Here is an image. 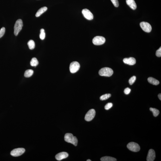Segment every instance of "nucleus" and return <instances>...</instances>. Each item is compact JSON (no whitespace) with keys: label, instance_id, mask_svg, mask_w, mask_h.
<instances>
[{"label":"nucleus","instance_id":"obj_1","mask_svg":"<svg viewBox=\"0 0 161 161\" xmlns=\"http://www.w3.org/2000/svg\"><path fill=\"white\" fill-rule=\"evenodd\" d=\"M64 138L65 141L67 143H71L75 146L77 145V139L76 137L73 136L71 133H66L65 135Z\"/></svg>","mask_w":161,"mask_h":161},{"label":"nucleus","instance_id":"obj_2","mask_svg":"<svg viewBox=\"0 0 161 161\" xmlns=\"http://www.w3.org/2000/svg\"><path fill=\"white\" fill-rule=\"evenodd\" d=\"M113 70L109 67H105L101 68L99 71V75L101 76H111L113 74Z\"/></svg>","mask_w":161,"mask_h":161},{"label":"nucleus","instance_id":"obj_3","mask_svg":"<svg viewBox=\"0 0 161 161\" xmlns=\"http://www.w3.org/2000/svg\"><path fill=\"white\" fill-rule=\"evenodd\" d=\"M23 26V22L22 20L19 19L16 21L14 26V34L16 36L18 35Z\"/></svg>","mask_w":161,"mask_h":161},{"label":"nucleus","instance_id":"obj_4","mask_svg":"<svg viewBox=\"0 0 161 161\" xmlns=\"http://www.w3.org/2000/svg\"><path fill=\"white\" fill-rule=\"evenodd\" d=\"M127 147L129 150L133 152H138L140 150V146L137 143L134 142L129 143L127 144Z\"/></svg>","mask_w":161,"mask_h":161},{"label":"nucleus","instance_id":"obj_5","mask_svg":"<svg viewBox=\"0 0 161 161\" xmlns=\"http://www.w3.org/2000/svg\"><path fill=\"white\" fill-rule=\"evenodd\" d=\"M106 40L105 38L101 36H96L93 39V43L94 45H101L105 43Z\"/></svg>","mask_w":161,"mask_h":161},{"label":"nucleus","instance_id":"obj_6","mask_svg":"<svg viewBox=\"0 0 161 161\" xmlns=\"http://www.w3.org/2000/svg\"><path fill=\"white\" fill-rule=\"evenodd\" d=\"M80 68V65L79 62L73 61L70 65V70L71 73H74L77 72Z\"/></svg>","mask_w":161,"mask_h":161},{"label":"nucleus","instance_id":"obj_7","mask_svg":"<svg viewBox=\"0 0 161 161\" xmlns=\"http://www.w3.org/2000/svg\"><path fill=\"white\" fill-rule=\"evenodd\" d=\"M96 111L94 109H91L86 113L85 117V120L87 121H92L95 116Z\"/></svg>","mask_w":161,"mask_h":161},{"label":"nucleus","instance_id":"obj_8","mask_svg":"<svg viewBox=\"0 0 161 161\" xmlns=\"http://www.w3.org/2000/svg\"><path fill=\"white\" fill-rule=\"evenodd\" d=\"M25 151L23 148H18L14 149L10 152V155L14 157H18L23 154Z\"/></svg>","mask_w":161,"mask_h":161},{"label":"nucleus","instance_id":"obj_9","mask_svg":"<svg viewBox=\"0 0 161 161\" xmlns=\"http://www.w3.org/2000/svg\"><path fill=\"white\" fill-rule=\"evenodd\" d=\"M141 28L144 31L146 32L150 33L151 31L152 28L150 24L146 22H142L140 23Z\"/></svg>","mask_w":161,"mask_h":161},{"label":"nucleus","instance_id":"obj_10","mask_svg":"<svg viewBox=\"0 0 161 161\" xmlns=\"http://www.w3.org/2000/svg\"><path fill=\"white\" fill-rule=\"evenodd\" d=\"M82 13L84 17L87 20H92L93 19V15L88 9H85L82 10Z\"/></svg>","mask_w":161,"mask_h":161},{"label":"nucleus","instance_id":"obj_11","mask_svg":"<svg viewBox=\"0 0 161 161\" xmlns=\"http://www.w3.org/2000/svg\"><path fill=\"white\" fill-rule=\"evenodd\" d=\"M156 158V153L154 150L153 149H150L148 153L147 157V161H153Z\"/></svg>","mask_w":161,"mask_h":161},{"label":"nucleus","instance_id":"obj_12","mask_svg":"<svg viewBox=\"0 0 161 161\" xmlns=\"http://www.w3.org/2000/svg\"><path fill=\"white\" fill-rule=\"evenodd\" d=\"M68 156V154L67 152H62L57 154L55 156V158L57 160L60 161L67 158Z\"/></svg>","mask_w":161,"mask_h":161},{"label":"nucleus","instance_id":"obj_13","mask_svg":"<svg viewBox=\"0 0 161 161\" xmlns=\"http://www.w3.org/2000/svg\"><path fill=\"white\" fill-rule=\"evenodd\" d=\"M123 61L124 63L131 65L135 64L136 63V60L133 57H130L128 58H126L124 59Z\"/></svg>","mask_w":161,"mask_h":161},{"label":"nucleus","instance_id":"obj_14","mask_svg":"<svg viewBox=\"0 0 161 161\" xmlns=\"http://www.w3.org/2000/svg\"><path fill=\"white\" fill-rule=\"evenodd\" d=\"M126 3L133 10H135L136 9L137 5L134 0H126Z\"/></svg>","mask_w":161,"mask_h":161},{"label":"nucleus","instance_id":"obj_15","mask_svg":"<svg viewBox=\"0 0 161 161\" xmlns=\"http://www.w3.org/2000/svg\"><path fill=\"white\" fill-rule=\"evenodd\" d=\"M48 9V8L46 7H43L40 8L39 9L37 12L35 14V16L36 17H38L40 16V15H42Z\"/></svg>","mask_w":161,"mask_h":161},{"label":"nucleus","instance_id":"obj_16","mask_svg":"<svg viewBox=\"0 0 161 161\" xmlns=\"http://www.w3.org/2000/svg\"><path fill=\"white\" fill-rule=\"evenodd\" d=\"M148 80L150 83L156 86H157L159 84V81L158 80L151 77L148 78Z\"/></svg>","mask_w":161,"mask_h":161},{"label":"nucleus","instance_id":"obj_17","mask_svg":"<svg viewBox=\"0 0 161 161\" xmlns=\"http://www.w3.org/2000/svg\"><path fill=\"white\" fill-rule=\"evenodd\" d=\"M101 160L102 161H117V159L113 157L105 156L102 157L101 158Z\"/></svg>","mask_w":161,"mask_h":161},{"label":"nucleus","instance_id":"obj_18","mask_svg":"<svg viewBox=\"0 0 161 161\" xmlns=\"http://www.w3.org/2000/svg\"><path fill=\"white\" fill-rule=\"evenodd\" d=\"M34 73V71L32 70H28L25 72L24 76L25 77H30Z\"/></svg>","mask_w":161,"mask_h":161},{"label":"nucleus","instance_id":"obj_19","mask_svg":"<svg viewBox=\"0 0 161 161\" xmlns=\"http://www.w3.org/2000/svg\"><path fill=\"white\" fill-rule=\"evenodd\" d=\"M38 64V61L36 58H33L32 59L30 62L31 65L33 67H35L37 66Z\"/></svg>","mask_w":161,"mask_h":161},{"label":"nucleus","instance_id":"obj_20","mask_svg":"<svg viewBox=\"0 0 161 161\" xmlns=\"http://www.w3.org/2000/svg\"><path fill=\"white\" fill-rule=\"evenodd\" d=\"M28 45L29 49L30 50H33L35 48V43L33 40H29L28 42Z\"/></svg>","mask_w":161,"mask_h":161},{"label":"nucleus","instance_id":"obj_21","mask_svg":"<svg viewBox=\"0 0 161 161\" xmlns=\"http://www.w3.org/2000/svg\"><path fill=\"white\" fill-rule=\"evenodd\" d=\"M150 111H151L152 112L154 116L156 117L159 114V111L157 109L153 108H150Z\"/></svg>","mask_w":161,"mask_h":161},{"label":"nucleus","instance_id":"obj_22","mask_svg":"<svg viewBox=\"0 0 161 161\" xmlns=\"http://www.w3.org/2000/svg\"><path fill=\"white\" fill-rule=\"evenodd\" d=\"M111 96V95L110 94H106L101 96L100 97V99L101 100L103 101L106 100L109 98Z\"/></svg>","mask_w":161,"mask_h":161},{"label":"nucleus","instance_id":"obj_23","mask_svg":"<svg viewBox=\"0 0 161 161\" xmlns=\"http://www.w3.org/2000/svg\"><path fill=\"white\" fill-rule=\"evenodd\" d=\"M45 34L44 29H42L40 30V39L42 40H44L45 38Z\"/></svg>","mask_w":161,"mask_h":161},{"label":"nucleus","instance_id":"obj_24","mask_svg":"<svg viewBox=\"0 0 161 161\" xmlns=\"http://www.w3.org/2000/svg\"><path fill=\"white\" fill-rule=\"evenodd\" d=\"M136 80V77L135 76H133L130 78L129 80V83L131 85H132L134 83Z\"/></svg>","mask_w":161,"mask_h":161},{"label":"nucleus","instance_id":"obj_25","mask_svg":"<svg viewBox=\"0 0 161 161\" xmlns=\"http://www.w3.org/2000/svg\"><path fill=\"white\" fill-rule=\"evenodd\" d=\"M113 106V104L111 103H108L105 106V110H109L111 109Z\"/></svg>","mask_w":161,"mask_h":161},{"label":"nucleus","instance_id":"obj_26","mask_svg":"<svg viewBox=\"0 0 161 161\" xmlns=\"http://www.w3.org/2000/svg\"><path fill=\"white\" fill-rule=\"evenodd\" d=\"M5 32V28L4 27H3L0 30V38L3 36Z\"/></svg>","mask_w":161,"mask_h":161},{"label":"nucleus","instance_id":"obj_27","mask_svg":"<svg viewBox=\"0 0 161 161\" xmlns=\"http://www.w3.org/2000/svg\"><path fill=\"white\" fill-rule=\"evenodd\" d=\"M111 1L115 7H117L119 6V4L118 0H111Z\"/></svg>","mask_w":161,"mask_h":161},{"label":"nucleus","instance_id":"obj_28","mask_svg":"<svg viewBox=\"0 0 161 161\" xmlns=\"http://www.w3.org/2000/svg\"><path fill=\"white\" fill-rule=\"evenodd\" d=\"M156 56L158 57H161V47L159 49L157 50L156 53Z\"/></svg>","mask_w":161,"mask_h":161},{"label":"nucleus","instance_id":"obj_29","mask_svg":"<svg viewBox=\"0 0 161 161\" xmlns=\"http://www.w3.org/2000/svg\"><path fill=\"white\" fill-rule=\"evenodd\" d=\"M131 91V89L130 88H128V87H127V88L125 89L124 92L125 94L128 95L130 93Z\"/></svg>","mask_w":161,"mask_h":161},{"label":"nucleus","instance_id":"obj_30","mask_svg":"<svg viewBox=\"0 0 161 161\" xmlns=\"http://www.w3.org/2000/svg\"><path fill=\"white\" fill-rule=\"evenodd\" d=\"M158 97L159 99H160V100H161V93L159 94L158 95Z\"/></svg>","mask_w":161,"mask_h":161},{"label":"nucleus","instance_id":"obj_31","mask_svg":"<svg viewBox=\"0 0 161 161\" xmlns=\"http://www.w3.org/2000/svg\"><path fill=\"white\" fill-rule=\"evenodd\" d=\"M87 161H91V160L88 159V160H87Z\"/></svg>","mask_w":161,"mask_h":161}]
</instances>
